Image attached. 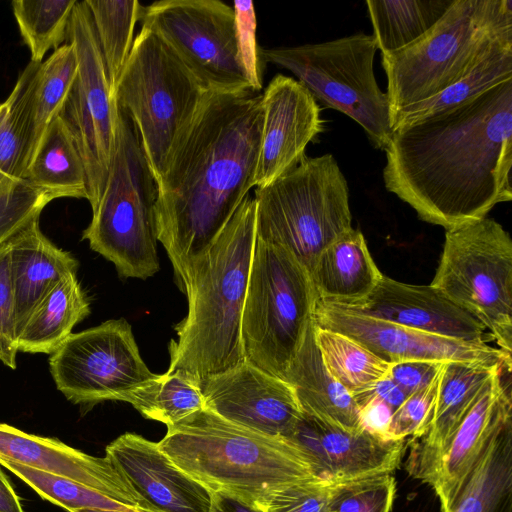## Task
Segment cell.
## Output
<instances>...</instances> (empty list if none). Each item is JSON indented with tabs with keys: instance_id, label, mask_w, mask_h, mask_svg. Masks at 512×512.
<instances>
[{
	"instance_id": "47",
	"label": "cell",
	"mask_w": 512,
	"mask_h": 512,
	"mask_svg": "<svg viewBox=\"0 0 512 512\" xmlns=\"http://www.w3.org/2000/svg\"><path fill=\"white\" fill-rule=\"evenodd\" d=\"M352 396L358 408L367 401L376 399L386 403L393 411L408 397L388 376Z\"/></svg>"
},
{
	"instance_id": "46",
	"label": "cell",
	"mask_w": 512,
	"mask_h": 512,
	"mask_svg": "<svg viewBox=\"0 0 512 512\" xmlns=\"http://www.w3.org/2000/svg\"><path fill=\"white\" fill-rule=\"evenodd\" d=\"M393 410L384 402L376 399L367 401L359 407V417L364 430L383 439H388V430Z\"/></svg>"
},
{
	"instance_id": "16",
	"label": "cell",
	"mask_w": 512,
	"mask_h": 512,
	"mask_svg": "<svg viewBox=\"0 0 512 512\" xmlns=\"http://www.w3.org/2000/svg\"><path fill=\"white\" fill-rule=\"evenodd\" d=\"M511 367H500L447 440L425 483L449 512L468 478L503 426L512 420Z\"/></svg>"
},
{
	"instance_id": "34",
	"label": "cell",
	"mask_w": 512,
	"mask_h": 512,
	"mask_svg": "<svg viewBox=\"0 0 512 512\" xmlns=\"http://www.w3.org/2000/svg\"><path fill=\"white\" fill-rule=\"evenodd\" d=\"M105 63L111 91L134 42V28L143 6L136 0H85Z\"/></svg>"
},
{
	"instance_id": "37",
	"label": "cell",
	"mask_w": 512,
	"mask_h": 512,
	"mask_svg": "<svg viewBox=\"0 0 512 512\" xmlns=\"http://www.w3.org/2000/svg\"><path fill=\"white\" fill-rule=\"evenodd\" d=\"M77 0H14L12 10L31 60L41 63L52 48L67 39L71 13Z\"/></svg>"
},
{
	"instance_id": "35",
	"label": "cell",
	"mask_w": 512,
	"mask_h": 512,
	"mask_svg": "<svg viewBox=\"0 0 512 512\" xmlns=\"http://www.w3.org/2000/svg\"><path fill=\"white\" fill-rule=\"evenodd\" d=\"M314 322V321H313ZM315 327V338L329 373L352 395L387 376L390 364L354 339Z\"/></svg>"
},
{
	"instance_id": "9",
	"label": "cell",
	"mask_w": 512,
	"mask_h": 512,
	"mask_svg": "<svg viewBox=\"0 0 512 512\" xmlns=\"http://www.w3.org/2000/svg\"><path fill=\"white\" fill-rule=\"evenodd\" d=\"M316 301L310 275L297 259L256 240L241 325L245 361L284 379Z\"/></svg>"
},
{
	"instance_id": "10",
	"label": "cell",
	"mask_w": 512,
	"mask_h": 512,
	"mask_svg": "<svg viewBox=\"0 0 512 512\" xmlns=\"http://www.w3.org/2000/svg\"><path fill=\"white\" fill-rule=\"evenodd\" d=\"M373 35L350 36L292 47L260 48V58L292 72L315 98L356 121L376 148L392 135L387 94L374 74Z\"/></svg>"
},
{
	"instance_id": "39",
	"label": "cell",
	"mask_w": 512,
	"mask_h": 512,
	"mask_svg": "<svg viewBox=\"0 0 512 512\" xmlns=\"http://www.w3.org/2000/svg\"><path fill=\"white\" fill-rule=\"evenodd\" d=\"M55 198L26 179H12L0 172V245L36 218Z\"/></svg>"
},
{
	"instance_id": "30",
	"label": "cell",
	"mask_w": 512,
	"mask_h": 512,
	"mask_svg": "<svg viewBox=\"0 0 512 512\" xmlns=\"http://www.w3.org/2000/svg\"><path fill=\"white\" fill-rule=\"evenodd\" d=\"M41 63L30 61L8 98L1 103L0 172L16 180L25 179L35 152L32 95Z\"/></svg>"
},
{
	"instance_id": "11",
	"label": "cell",
	"mask_w": 512,
	"mask_h": 512,
	"mask_svg": "<svg viewBox=\"0 0 512 512\" xmlns=\"http://www.w3.org/2000/svg\"><path fill=\"white\" fill-rule=\"evenodd\" d=\"M431 285L489 330L497 348L512 354V240L485 217L446 230Z\"/></svg>"
},
{
	"instance_id": "29",
	"label": "cell",
	"mask_w": 512,
	"mask_h": 512,
	"mask_svg": "<svg viewBox=\"0 0 512 512\" xmlns=\"http://www.w3.org/2000/svg\"><path fill=\"white\" fill-rule=\"evenodd\" d=\"M449 512H512V420L495 436Z\"/></svg>"
},
{
	"instance_id": "3",
	"label": "cell",
	"mask_w": 512,
	"mask_h": 512,
	"mask_svg": "<svg viewBox=\"0 0 512 512\" xmlns=\"http://www.w3.org/2000/svg\"><path fill=\"white\" fill-rule=\"evenodd\" d=\"M256 204L243 199L213 244L185 269L179 288L188 314L175 327L168 371L185 370L197 379L245 362L241 325L256 241Z\"/></svg>"
},
{
	"instance_id": "28",
	"label": "cell",
	"mask_w": 512,
	"mask_h": 512,
	"mask_svg": "<svg viewBox=\"0 0 512 512\" xmlns=\"http://www.w3.org/2000/svg\"><path fill=\"white\" fill-rule=\"evenodd\" d=\"M25 179L55 199L88 198L82 157L71 132L58 115L47 126Z\"/></svg>"
},
{
	"instance_id": "2",
	"label": "cell",
	"mask_w": 512,
	"mask_h": 512,
	"mask_svg": "<svg viewBox=\"0 0 512 512\" xmlns=\"http://www.w3.org/2000/svg\"><path fill=\"white\" fill-rule=\"evenodd\" d=\"M262 117L259 92L208 91L156 181L157 240L179 286L254 186Z\"/></svg>"
},
{
	"instance_id": "36",
	"label": "cell",
	"mask_w": 512,
	"mask_h": 512,
	"mask_svg": "<svg viewBox=\"0 0 512 512\" xmlns=\"http://www.w3.org/2000/svg\"><path fill=\"white\" fill-rule=\"evenodd\" d=\"M77 69L76 52L69 42L54 50L40 64L32 95L35 152L47 126L59 114L74 83Z\"/></svg>"
},
{
	"instance_id": "13",
	"label": "cell",
	"mask_w": 512,
	"mask_h": 512,
	"mask_svg": "<svg viewBox=\"0 0 512 512\" xmlns=\"http://www.w3.org/2000/svg\"><path fill=\"white\" fill-rule=\"evenodd\" d=\"M140 21L208 91L252 90L238 60L233 7L219 0H161L143 6Z\"/></svg>"
},
{
	"instance_id": "18",
	"label": "cell",
	"mask_w": 512,
	"mask_h": 512,
	"mask_svg": "<svg viewBox=\"0 0 512 512\" xmlns=\"http://www.w3.org/2000/svg\"><path fill=\"white\" fill-rule=\"evenodd\" d=\"M262 129L254 186L262 188L296 167L324 130L320 107L297 80L278 74L261 94Z\"/></svg>"
},
{
	"instance_id": "7",
	"label": "cell",
	"mask_w": 512,
	"mask_h": 512,
	"mask_svg": "<svg viewBox=\"0 0 512 512\" xmlns=\"http://www.w3.org/2000/svg\"><path fill=\"white\" fill-rule=\"evenodd\" d=\"M256 240L279 246L311 274L321 253L352 229L347 180L332 154L305 157L256 188Z\"/></svg>"
},
{
	"instance_id": "17",
	"label": "cell",
	"mask_w": 512,
	"mask_h": 512,
	"mask_svg": "<svg viewBox=\"0 0 512 512\" xmlns=\"http://www.w3.org/2000/svg\"><path fill=\"white\" fill-rule=\"evenodd\" d=\"M200 387L205 408L266 435L287 438L302 414L290 384L247 361L200 380Z\"/></svg>"
},
{
	"instance_id": "26",
	"label": "cell",
	"mask_w": 512,
	"mask_h": 512,
	"mask_svg": "<svg viewBox=\"0 0 512 512\" xmlns=\"http://www.w3.org/2000/svg\"><path fill=\"white\" fill-rule=\"evenodd\" d=\"M383 274L358 229H350L319 256L311 274L317 299L350 304L366 298Z\"/></svg>"
},
{
	"instance_id": "48",
	"label": "cell",
	"mask_w": 512,
	"mask_h": 512,
	"mask_svg": "<svg viewBox=\"0 0 512 512\" xmlns=\"http://www.w3.org/2000/svg\"><path fill=\"white\" fill-rule=\"evenodd\" d=\"M209 512H264L261 507L236 495L212 492Z\"/></svg>"
},
{
	"instance_id": "14",
	"label": "cell",
	"mask_w": 512,
	"mask_h": 512,
	"mask_svg": "<svg viewBox=\"0 0 512 512\" xmlns=\"http://www.w3.org/2000/svg\"><path fill=\"white\" fill-rule=\"evenodd\" d=\"M49 369L66 399L86 409L123 401L158 375L141 358L132 327L123 318L71 333L51 354Z\"/></svg>"
},
{
	"instance_id": "4",
	"label": "cell",
	"mask_w": 512,
	"mask_h": 512,
	"mask_svg": "<svg viewBox=\"0 0 512 512\" xmlns=\"http://www.w3.org/2000/svg\"><path fill=\"white\" fill-rule=\"evenodd\" d=\"M157 443L175 465L211 492L253 503L283 486L323 479L294 442L240 426L207 408L168 426Z\"/></svg>"
},
{
	"instance_id": "40",
	"label": "cell",
	"mask_w": 512,
	"mask_h": 512,
	"mask_svg": "<svg viewBox=\"0 0 512 512\" xmlns=\"http://www.w3.org/2000/svg\"><path fill=\"white\" fill-rule=\"evenodd\" d=\"M396 495L392 474H379L331 485L333 512H391Z\"/></svg>"
},
{
	"instance_id": "23",
	"label": "cell",
	"mask_w": 512,
	"mask_h": 512,
	"mask_svg": "<svg viewBox=\"0 0 512 512\" xmlns=\"http://www.w3.org/2000/svg\"><path fill=\"white\" fill-rule=\"evenodd\" d=\"M506 364L443 363L431 423L419 438L409 442V474L426 481L447 440L475 402L485 382ZM511 367V366H509Z\"/></svg>"
},
{
	"instance_id": "41",
	"label": "cell",
	"mask_w": 512,
	"mask_h": 512,
	"mask_svg": "<svg viewBox=\"0 0 512 512\" xmlns=\"http://www.w3.org/2000/svg\"><path fill=\"white\" fill-rule=\"evenodd\" d=\"M325 479H310L283 486L258 504L264 512H333L331 485Z\"/></svg>"
},
{
	"instance_id": "5",
	"label": "cell",
	"mask_w": 512,
	"mask_h": 512,
	"mask_svg": "<svg viewBox=\"0 0 512 512\" xmlns=\"http://www.w3.org/2000/svg\"><path fill=\"white\" fill-rule=\"evenodd\" d=\"M507 45H512L511 0H454L419 39L381 54L390 122L400 110L442 92Z\"/></svg>"
},
{
	"instance_id": "42",
	"label": "cell",
	"mask_w": 512,
	"mask_h": 512,
	"mask_svg": "<svg viewBox=\"0 0 512 512\" xmlns=\"http://www.w3.org/2000/svg\"><path fill=\"white\" fill-rule=\"evenodd\" d=\"M438 383L439 376L426 388L408 396L393 412L388 439L405 440L408 436L416 439L427 431L433 416Z\"/></svg>"
},
{
	"instance_id": "51",
	"label": "cell",
	"mask_w": 512,
	"mask_h": 512,
	"mask_svg": "<svg viewBox=\"0 0 512 512\" xmlns=\"http://www.w3.org/2000/svg\"><path fill=\"white\" fill-rule=\"evenodd\" d=\"M1 106H2V104L0 103V110H1Z\"/></svg>"
},
{
	"instance_id": "8",
	"label": "cell",
	"mask_w": 512,
	"mask_h": 512,
	"mask_svg": "<svg viewBox=\"0 0 512 512\" xmlns=\"http://www.w3.org/2000/svg\"><path fill=\"white\" fill-rule=\"evenodd\" d=\"M207 92L157 34L141 29L112 96L134 122L156 181Z\"/></svg>"
},
{
	"instance_id": "6",
	"label": "cell",
	"mask_w": 512,
	"mask_h": 512,
	"mask_svg": "<svg viewBox=\"0 0 512 512\" xmlns=\"http://www.w3.org/2000/svg\"><path fill=\"white\" fill-rule=\"evenodd\" d=\"M157 196V182L137 128L117 106L115 149L107 183L82 239L112 262L124 278L146 279L159 270Z\"/></svg>"
},
{
	"instance_id": "43",
	"label": "cell",
	"mask_w": 512,
	"mask_h": 512,
	"mask_svg": "<svg viewBox=\"0 0 512 512\" xmlns=\"http://www.w3.org/2000/svg\"><path fill=\"white\" fill-rule=\"evenodd\" d=\"M16 303L8 241L0 245V361L16 369L18 353Z\"/></svg>"
},
{
	"instance_id": "25",
	"label": "cell",
	"mask_w": 512,
	"mask_h": 512,
	"mask_svg": "<svg viewBox=\"0 0 512 512\" xmlns=\"http://www.w3.org/2000/svg\"><path fill=\"white\" fill-rule=\"evenodd\" d=\"M283 380L293 388L303 413L348 431L363 430L352 394L324 365L316 343L313 319Z\"/></svg>"
},
{
	"instance_id": "27",
	"label": "cell",
	"mask_w": 512,
	"mask_h": 512,
	"mask_svg": "<svg viewBox=\"0 0 512 512\" xmlns=\"http://www.w3.org/2000/svg\"><path fill=\"white\" fill-rule=\"evenodd\" d=\"M90 314V302L76 274L60 280L38 303L18 336V351L54 353L76 324Z\"/></svg>"
},
{
	"instance_id": "19",
	"label": "cell",
	"mask_w": 512,
	"mask_h": 512,
	"mask_svg": "<svg viewBox=\"0 0 512 512\" xmlns=\"http://www.w3.org/2000/svg\"><path fill=\"white\" fill-rule=\"evenodd\" d=\"M332 304L428 334L469 343H487L484 339L486 329L481 322L431 284H407L383 275L363 300Z\"/></svg>"
},
{
	"instance_id": "1",
	"label": "cell",
	"mask_w": 512,
	"mask_h": 512,
	"mask_svg": "<svg viewBox=\"0 0 512 512\" xmlns=\"http://www.w3.org/2000/svg\"><path fill=\"white\" fill-rule=\"evenodd\" d=\"M385 188L445 230L512 200V79L392 132Z\"/></svg>"
},
{
	"instance_id": "44",
	"label": "cell",
	"mask_w": 512,
	"mask_h": 512,
	"mask_svg": "<svg viewBox=\"0 0 512 512\" xmlns=\"http://www.w3.org/2000/svg\"><path fill=\"white\" fill-rule=\"evenodd\" d=\"M236 44L239 63L254 92L262 89V70L256 42V15L253 2L234 1Z\"/></svg>"
},
{
	"instance_id": "12",
	"label": "cell",
	"mask_w": 512,
	"mask_h": 512,
	"mask_svg": "<svg viewBox=\"0 0 512 512\" xmlns=\"http://www.w3.org/2000/svg\"><path fill=\"white\" fill-rule=\"evenodd\" d=\"M66 40L75 49L78 69L58 116L82 157L87 200L93 211L104 192L114 155L117 106L85 0L77 1L73 8Z\"/></svg>"
},
{
	"instance_id": "33",
	"label": "cell",
	"mask_w": 512,
	"mask_h": 512,
	"mask_svg": "<svg viewBox=\"0 0 512 512\" xmlns=\"http://www.w3.org/2000/svg\"><path fill=\"white\" fill-rule=\"evenodd\" d=\"M509 79H512V45L495 51L442 92L400 110L391 120L392 132L462 104Z\"/></svg>"
},
{
	"instance_id": "20",
	"label": "cell",
	"mask_w": 512,
	"mask_h": 512,
	"mask_svg": "<svg viewBox=\"0 0 512 512\" xmlns=\"http://www.w3.org/2000/svg\"><path fill=\"white\" fill-rule=\"evenodd\" d=\"M331 482L392 474L405 453V440H387L366 430L348 431L306 413L286 438Z\"/></svg>"
},
{
	"instance_id": "24",
	"label": "cell",
	"mask_w": 512,
	"mask_h": 512,
	"mask_svg": "<svg viewBox=\"0 0 512 512\" xmlns=\"http://www.w3.org/2000/svg\"><path fill=\"white\" fill-rule=\"evenodd\" d=\"M7 241L18 337L38 303L60 280L76 274L79 263L70 252L58 248L42 233L39 218Z\"/></svg>"
},
{
	"instance_id": "31",
	"label": "cell",
	"mask_w": 512,
	"mask_h": 512,
	"mask_svg": "<svg viewBox=\"0 0 512 512\" xmlns=\"http://www.w3.org/2000/svg\"><path fill=\"white\" fill-rule=\"evenodd\" d=\"M454 0H367L373 37L381 54L402 49L424 35Z\"/></svg>"
},
{
	"instance_id": "49",
	"label": "cell",
	"mask_w": 512,
	"mask_h": 512,
	"mask_svg": "<svg viewBox=\"0 0 512 512\" xmlns=\"http://www.w3.org/2000/svg\"><path fill=\"white\" fill-rule=\"evenodd\" d=\"M0 512H25L8 477L0 469Z\"/></svg>"
},
{
	"instance_id": "50",
	"label": "cell",
	"mask_w": 512,
	"mask_h": 512,
	"mask_svg": "<svg viewBox=\"0 0 512 512\" xmlns=\"http://www.w3.org/2000/svg\"><path fill=\"white\" fill-rule=\"evenodd\" d=\"M72 512H126V511H119V510H99V509H78L74 510Z\"/></svg>"
},
{
	"instance_id": "38",
	"label": "cell",
	"mask_w": 512,
	"mask_h": 512,
	"mask_svg": "<svg viewBox=\"0 0 512 512\" xmlns=\"http://www.w3.org/2000/svg\"><path fill=\"white\" fill-rule=\"evenodd\" d=\"M0 465L29 485L41 498L64 508L68 512L78 509L136 512L127 505L76 481L7 459L0 458Z\"/></svg>"
},
{
	"instance_id": "15",
	"label": "cell",
	"mask_w": 512,
	"mask_h": 512,
	"mask_svg": "<svg viewBox=\"0 0 512 512\" xmlns=\"http://www.w3.org/2000/svg\"><path fill=\"white\" fill-rule=\"evenodd\" d=\"M317 327L344 334L392 364L407 360L506 364L512 359L487 343H469L343 310L317 299L313 313Z\"/></svg>"
},
{
	"instance_id": "22",
	"label": "cell",
	"mask_w": 512,
	"mask_h": 512,
	"mask_svg": "<svg viewBox=\"0 0 512 512\" xmlns=\"http://www.w3.org/2000/svg\"><path fill=\"white\" fill-rule=\"evenodd\" d=\"M0 458L76 481L136 512H156L106 456L89 455L56 438L29 434L0 422Z\"/></svg>"
},
{
	"instance_id": "21",
	"label": "cell",
	"mask_w": 512,
	"mask_h": 512,
	"mask_svg": "<svg viewBox=\"0 0 512 512\" xmlns=\"http://www.w3.org/2000/svg\"><path fill=\"white\" fill-rule=\"evenodd\" d=\"M105 456L156 512H209L212 492L175 465L157 442L124 433L107 445Z\"/></svg>"
},
{
	"instance_id": "45",
	"label": "cell",
	"mask_w": 512,
	"mask_h": 512,
	"mask_svg": "<svg viewBox=\"0 0 512 512\" xmlns=\"http://www.w3.org/2000/svg\"><path fill=\"white\" fill-rule=\"evenodd\" d=\"M443 363L407 360L390 364L387 376L410 396L429 386L440 374Z\"/></svg>"
},
{
	"instance_id": "32",
	"label": "cell",
	"mask_w": 512,
	"mask_h": 512,
	"mask_svg": "<svg viewBox=\"0 0 512 512\" xmlns=\"http://www.w3.org/2000/svg\"><path fill=\"white\" fill-rule=\"evenodd\" d=\"M130 403L145 418L175 425L205 408L200 380L191 373L176 369L127 394Z\"/></svg>"
}]
</instances>
